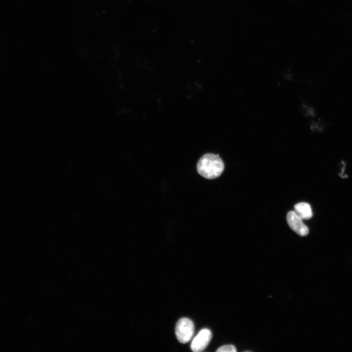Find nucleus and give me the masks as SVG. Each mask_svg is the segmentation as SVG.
I'll list each match as a JSON object with an SVG mask.
<instances>
[{
	"instance_id": "obj_1",
	"label": "nucleus",
	"mask_w": 352,
	"mask_h": 352,
	"mask_svg": "<svg viewBox=\"0 0 352 352\" xmlns=\"http://www.w3.org/2000/svg\"><path fill=\"white\" fill-rule=\"evenodd\" d=\"M224 168L223 162L219 155L211 153L202 155L197 165L198 173L207 179L218 177L222 173Z\"/></svg>"
},
{
	"instance_id": "obj_2",
	"label": "nucleus",
	"mask_w": 352,
	"mask_h": 352,
	"mask_svg": "<svg viewBox=\"0 0 352 352\" xmlns=\"http://www.w3.org/2000/svg\"><path fill=\"white\" fill-rule=\"evenodd\" d=\"M195 331L194 324L187 318L180 319L176 323L175 333L179 342L186 343L192 338Z\"/></svg>"
},
{
	"instance_id": "obj_3",
	"label": "nucleus",
	"mask_w": 352,
	"mask_h": 352,
	"mask_svg": "<svg viewBox=\"0 0 352 352\" xmlns=\"http://www.w3.org/2000/svg\"><path fill=\"white\" fill-rule=\"evenodd\" d=\"M286 220L289 226L299 236L304 237L308 235L309 233L308 227L294 211L288 212Z\"/></svg>"
},
{
	"instance_id": "obj_4",
	"label": "nucleus",
	"mask_w": 352,
	"mask_h": 352,
	"mask_svg": "<svg viewBox=\"0 0 352 352\" xmlns=\"http://www.w3.org/2000/svg\"><path fill=\"white\" fill-rule=\"evenodd\" d=\"M212 338L211 331L207 329L201 330L193 340L190 347L194 352L203 351Z\"/></svg>"
},
{
	"instance_id": "obj_5",
	"label": "nucleus",
	"mask_w": 352,
	"mask_h": 352,
	"mask_svg": "<svg viewBox=\"0 0 352 352\" xmlns=\"http://www.w3.org/2000/svg\"><path fill=\"white\" fill-rule=\"evenodd\" d=\"M294 212L302 220L310 219L312 216L310 205L306 202H300L296 204L294 206Z\"/></svg>"
},
{
	"instance_id": "obj_6",
	"label": "nucleus",
	"mask_w": 352,
	"mask_h": 352,
	"mask_svg": "<svg viewBox=\"0 0 352 352\" xmlns=\"http://www.w3.org/2000/svg\"><path fill=\"white\" fill-rule=\"evenodd\" d=\"M237 351L235 347L232 345H226L222 346L217 350L218 352H236Z\"/></svg>"
}]
</instances>
